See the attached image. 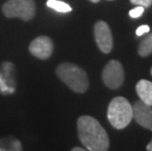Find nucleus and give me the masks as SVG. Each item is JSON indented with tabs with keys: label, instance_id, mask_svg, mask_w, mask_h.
Wrapping results in <instances>:
<instances>
[{
	"label": "nucleus",
	"instance_id": "39448f33",
	"mask_svg": "<svg viewBox=\"0 0 152 151\" xmlns=\"http://www.w3.org/2000/svg\"><path fill=\"white\" fill-rule=\"evenodd\" d=\"M125 79L124 69L122 64L117 60H111L103 69L102 80L107 88L117 89L123 85Z\"/></svg>",
	"mask_w": 152,
	"mask_h": 151
},
{
	"label": "nucleus",
	"instance_id": "f3484780",
	"mask_svg": "<svg viewBox=\"0 0 152 151\" xmlns=\"http://www.w3.org/2000/svg\"><path fill=\"white\" fill-rule=\"evenodd\" d=\"M146 149H147L148 151H152V140L150 141L149 143H148V145H147V147H146Z\"/></svg>",
	"mask_w": 152,
	"mask_h": 151
},
{
	"label": "nucleus",
	"instance_id": "6e6552de",
	"mask_svg": "<svg viewBox=\"0 0 152 151\" xmlns=\"http://www.w3.org/2000/svg\"><path fill=\"white\" fill-rule=\"evenodd\" d=\"M132 118L147 130L152 131V108L143 101H137L132 106Z\"/></svg>",
	"mask_w": 152,
	"mask_h": 151
},
{
	"label": "nucleus",
	"instance_id": "6ab92c4d",
	"mask_svg": "<svg viewBox=\"0 0 152 151\" xmlns=\"http://www.w3.org/2000/svg\"><path fill=\"white\" fill-rule=\"evenodd\" d=\"M151 75H152V68H151Z\"/></svg>",
	"mask_w": 152,
	"mask_h": 151
},
{
	"label": "nucleus",
	"instance_id": "20e7f679",
	"mask_svg": "<svg viewBox=\"0 0 152 151\" xmlns=\"http://www.w3.org/2000/svg\"><path fill=\"white\" fill-rule=\"evenodd\" d=\"M2 11L7 18L31 21L35 15V3L34 0H8L3 5Z\"/></svg>",
	"mask_w": 152,
	"mask_h": 151
},
{
	"label": "nucleus",
	"instance_id": "9d476101",
	"mask_svg": "<svg viewBox=\"0 0 152 151\" xmlns=\"http://www.w3.org/2000/svg\"><path fill=\"white\" fill-rule=\"evenodd\" d=\"M22 144L17 139L14 137H5L0 139V151L2 150H22Z\"/></svg>",
	"mask_w": 152,
	"mask_h": 151
},
{
	"label": "nucleus",
	"instance_id": "0eeeda50",
	"mask_svg": "<svg viewBox=\"0 0 152 151\" xmlns=\"http://www.w3.org/2000/svg\"><path fill=\"white\" fill-rule=\"evenodd\" d=\"M53 48L54 46L51 38L42 35V36L34 38L31 41L28 50L37 58L40 60H46L52 55Z\"/></svg>",
	"mask_w": 152,
	"mask_h": 151
},
{
	"label": "nucleus",
	"instance_id": "f03ea898",
	"mask_svg": "<svg viewBox=\"0 0 152 151\" xmlns=\"http://www.w3.org/2000/svg\"><path fill=\"white\" fill-rule=\"evenodd\" d=\"M56 74L61 81L77 93H83L88 88V78L80 67L72 63H62L57 67Z\"/></svg>",
	"mask_w": 152,
	"mask_h": 151
},
{
	"label": "nucleus",
	"instance_id": "7ed1b4c3",
	"mask_svg": "<svg viewBox=\"0 0 152 151\" xmlns=\"http://www.w3.org/2000/svg\"><path fill=\"white\" fill-rule=\"evenodd\" d=\"M107 117L113 128L123 130L132 120V106L122 96L113 98L108 106Z\"/></svg>",
	"mask_w": 152,
	"mask_h": 151
},
{
	"label": "nucleus",
	"instance_id": "aec40b11",
	"mask_svg": "<svg viewBox=\"0 0 152 151\" xmlns=\"http://www.w3.org/2000/svg\"><path fill=\"white\" fill-rule=\"evenodd\" d=\"M108 1H113V0H108Z\"/></svg>",
	"mask_w": 152,
	"mask_h": 151
},
{
	"label": "nucleus",
	"instance_id": "1a4fd4ad",
	"mask_svg": "<svg viewBox=\"0 0 152 151\" xmlns=\"http://www.w3.org/2000/svg\"><path fill=\"white\" fill-rule=\"evenodd\" d=\"M135 89L140 100L152 106V82L147 80H140L137 83Z\"/></svg>",
	"mask_w": 152,
	"mask_h": 151
},
{
	"label": "nucleus",
	"instance_id": "dca6fc26",
	"mask_svg": "<svg viewBox=\"0 0 152 151\" xmlns=\"http://www.w3.org/2000/svg\"><path fill=\"white\" fill-rule=\"evenodd\" d=\"M73 151H83L86 150V148H82V147H74V148H72Z\"/></svg>",
	"mask_w": 152,
	"mask_h": 151
},
{
	"label": "nucleus",
	"instance_id": "9b49d317",
	"mask_svg": "<svg viewBox=\"0 0 152 151\" xmlns=\"http://www.w3.org/2000/svg\"><path fill=\"white\" fill-rule=\"evenodd\" d=\"M152 53V34L144 37L138 46V54L142 57H146Z\"/></svg>",
	"mask_w": 152,
	"mask_h": 151
},
{
	"label": "nucleus",
	"instance_id": "ddd939ff",
	"mask_svg": "<svg viewBox=\"0 0 152 151\" xmlns=\"http://www.w3.org/2000/svg\"><path fill=\"white\" fill-rule=\"evenodd\" d=\"M144 12V7H142V6H137V7L134 8L132 10L130 11V16L132 18H140V16L143 14Z\"/></svg>",
	"mask_w": 152,
	"mask_h": 151
},
{
	"label": "nucleus",
	"instance_id": "f257e3e1",
	"mask_svg": "<svg viewBox=\"0 0 152 151\" xmlns=\"http://www.w3.org/2000/svg\"><path fill=\"white\" fill-rule=\"evenodd\" d=\"M77 136L86 149L90 151H106L109 149V137L106 131L96 119L82 116L77 122Z\"/></svg>",
	"mask_w": 152,
	"mask_h": 151
},
{
	"label": "nucleus",
	"instance_id": "423d86ee",
	"mask_svg": "<svg viewBox=\"0 0 152 151\" xmlns=\"http://www.w3.org/2000/svg\"><path fill=\"white\" fill-rule=\"evenodd\" d=\"M94 37L97 46L103 53H110L113 48V36L109 26L103 21L94 25Z\"/></svg>",
	"mask_w": 152,
	"mask_h": 151
},
{
	"label": "nucleus",
	"instance_id": "2eb2a0df",
	"mask_svg": "<svg viewBox=\"0 0 152 151\" xmlns=\"http://www.w3.org/2000/svg\"><path fill=\"white\" fill-rule=\"evenodd\" d=\"M150 31V28L148 27L147 25H142L140 26V27L137 28V35H138V36H140V35L146 34V33H149Z\"/></svg>",
	"mask_w": 152,
	"mask_h": 151
},
{
	"label": "nucleus",
	"instance_id": "4468645a",
	"mask_svg": "<svg viewBox=\"0 0 152 151\" xmlns=\"http://www.w3.org/2000/svg\"><path fill=\"white\" fill-rule=\"evenodd\" d=\"M130 1L134 5H138V6H142L144 8H147L151 6L152 4V0H130Z\"/></svg>",
	"mask_w": 152,
	"mask_h": 151
},
{
	"label": "nucleus",
	"instance_id": "a211bd4d",
	"mask_svg": "<svg viewBox=\"0 0 152 151\" xmlns=\"http://www.w3.org/2000/svg\"><path fill=\"white\" fill-rule=\"evenodd\" d=\"M89 1H91V2H93V3H97V2L100 1V0H89Z\"/></svg>",
	"mask_w": 152,
	"mask_h": 151
},
{
	"label": "nucleus",
	"instance_id": "f8f14e48",
	"mask_svg": "<svg viewBox=\"0 0 152 151\" xmlns=\"http://www.w3.org/2000/svg\"><path fill=\"white\" fill-rule=\"evenodd\" d=\"M46 5L53 10L60 13H68L72 11V7L67 3L60 0H47Z\"/></svg>",
	"mask_w": 152,
	"mask_h": 151
}]
</instances>
